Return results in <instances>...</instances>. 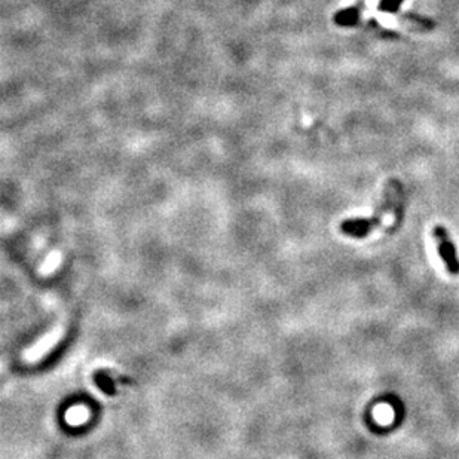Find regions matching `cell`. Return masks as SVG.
Segmentation results:
<instances>
[{"label":"cell","mask_w":459,"mask_h":459,"mask_svg":"<svg viewBox=\"0 0 459 459\" xmlns=\"http://www.w3.org/2000/svg\"><path fill=\"white\" fill-rule=\"evenodd\" d=\"M398 18L402 19L403 23L416 26V27H419V28H422V30H427V28H433V27L436 26L433 19H428V18L419 17V15H416V14H410V12L402 14Z\"/></svg>","instance_id":"4"},{"label":"cell","mask_w":459,"mask_h":459,"mask_svg":"<svg viewBox=\"0 0 459 459\" xmlns=\"http://www.w3.org/2000/svg\"><path fill=\"white\" fill-rule=\"evenodd\" d=\"M366 0H357V2L349 6L345 11H339L335 15V23L340 27H353L358 23V18L361 15V11L364 9Z\"/></svg>","instance_id":"3"},{"label":"cell","mask_w":459,"mask_h":459,"mask_svg":"<svg viewBox=\"0 0 459 459\" xmlns=\"http://www.w3.org/2000/svg\"><path fill=\"white\" fill-rule=\"evenodd\" d=\"M434 238L438 244V251H440V255H442V257L446 263L449 272L458 273L459 263L456 260V253H455V248H453V244H452L451 240H449L446 229L442 228V226H436L434 228Z\"/></svg>","instance_id":"2"},{"label":"cell","mask_w":459,"mask_h":459,"mask_svg":"<svg viewBox=\"0 0 459 459\" xmlns=\"http://www.w3.org/2000/svg\"><path fill=\"white\" fill-rule=\"evenodd\" d=\"M400 199H402V184L397 180H391L384 191L382 202H380L372 217L346 220L340 224V231L351 237L367 235L369 232H372L384 223L385 216H397L400 210Z\"/></svg>","instance_id":"1"},{"label":"cell","mask_w":459,"mask_h":459,"mask_svg":"<svg viewBox=\"0 0 459 459\" xmlns=\"http://www.w3.org/2000/svg\"><path fill=\"white\" fill-rule=\"evenodd\" d=\"M375 419L379 424H389L394 419V410L391 406L388 404H382V406H378L375 409V413H373Z\"/></svg>","instance_id":"5"},{"label":"cell","mask_w":459,"mask_h":459,"mask_svg":"<svg viewBox=\"0 0 459 459\" xmlns=\"http://www.w3.org/2000/svg\"><path fill=\"white\" fill-rule=\"evenodd\" d=\"M402 3H403V0H380L379 5H378V9H379V11H382V12L395 14Z\"/></svg>","instance_id":"6"}]
</instances>
